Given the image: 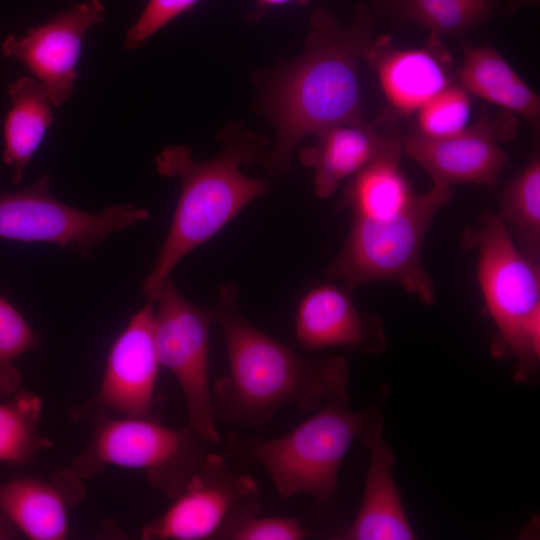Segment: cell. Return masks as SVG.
I'll list each match as a JSON object with an SVG mask.
<instances>
[{"label": "cell", "mask_w": 540, "mask_h": 540, "mask_svg": "<svg viewBox=\"0 0 540 540\" xmlns=\"http://www.w3.org/2000/svg\"><path fill=\"white\" fill-rule=\"evenodd\" d=\"M376 408H348L332 400L287 434L275 439H245V455L268 473L283 499L298 494L319 503L335 495L342 462Z\"/></svg>", "instance_id": "cell-6"}, {"label": "cell", "mask_w": 540, "mask_h": 540, "mask_svg": "<svg viewBox=\"0 0 540 540\" xmlns=\"http://www.w3.org/2000/svg\"><path fill=\"white\" fill-rule=\"evenodd\" d=\"M90 415L92 438L69 466L84 481L108 466L141 470L154 488L174 498L207 454V443L189 426L175 429L152 415Z\"/></svg>", "instance_id": "cell-7"}, {"label": "cell", "mask_w": 540, "mask_h": 540, "mask_svg": "<svg viewBox=\"0 0 540 540\" xmlns=\"http://www.w3.org/2000/svg\"><path fill=\"white\" fill-rule=\"evenodd\" d=\"M10 107L3 122L2 158L11 168V180L19 183L32 157L54 121L44 86L33 76L20 77L8 85Z\"/></svg>", "instance_id": "cell-20"}, {"label": "cell", "mask_w": 540, "mask_h": 540, "mask_svg": "<svg viewBox=\"0 0 540 540\" xmlns=\"http://www.w3.org/2000/svg\"><path fill=\"white\" fill-rule=\"evenodd\" d=\"M105 18L103 0L72 4L22 36L9 34L1 44V53L25 66L44 86L51 104L60 107L73 93L87 32Z\"/></svg>", "instance_id": "cell-12"}, {"label": "cell", "mask_w": 540, "mask_h": 540, "mask_svg": "<svg viewBox=\"0 0 540 540\" xmlns=\"http://www.w3.org/2000/svg\"><path fill=\"white\" fill-rule=\"evenodd\" d=\"M452 188L432 186L415 193L402 211L382 219L353 216L341 252L327 269L330 279L352 292L362 285L391 281L425 305L436 300L435 285L421 260L424 237Z\"/></svg>", "instance_id": "cell-5"}, {"label": "cell", "mask_w": 540, "mask_h": 540, "mask_svg": "<svg viewBox=\"0 0 540 540\" xmlns=\"http://www.w3.org/2000/svg\"><path fill=\"white\" fill-rule=\"evenodd\" d=\"M316 141L299 151L300 162L314 169V190L320 199L330 197L340 183L401 142L380 134L370 124L339 125L316 134Z\"/></svg>", "instance_id": "cell-18"}, {"label": "cell", "mask_w": 540, "mask_h": 540, "mask_svg": "<svg viewBox=\"0 0 540 540\" xmlns=\"http://www.w3.org/2000/svg\"><path fill=\"white\" fill-rule=\"evenodd\" d=\"M518 248L540 257V160L534 156L505 187L497 214Z\"/></svg>", "instance_id": "cell-23"}, {"label": "cell", "mask_w": 540, "mask_h": 540, "mask_svg": "<svg viewBox=\"0 0 540 540\" xmlns=\"http://www.w3.org/2000/svg\"><path fill=\"white\" fill-rule=\"evenodd\" d=\"M517 134L512 115L491 119L486 111L472 125L447 137L433 138L417 131L401 138L402 149L430 176L433 186L494 184L508 156L501 143Z\"/></svg>", "instance_id": "cell-11"}, {"label": "cell", "mask_w": 540, "mask_h": 540, "mask_svg": "<svg viewBox=\"0 0 540 540\" xmlns=\"http://www.w3.org/2000/svg\"><path fill=\"white\" fill-rule=\"evenodd\" d=\"M135 204L112 205L89 213L55 199L50 194V176L30 187L0 196V239L53 243L85 253L110 235L149 218Z\"/></svg>", "instance_id": "cell-10"}, {"label": "cell", "mask_w": 540, "mask_h": 540, "mask_svg": "<svg viewBox=\"0 0 540 540\" xmlns=\"http://www.w3.org/2000/svg\"><path fill=\"white\" fill-rule=\"evenodd\" d=\"M237 298L236 286L222 285L211 307L229 362L228 375L214 386L215 415L239 426H263L285 405L310 413L332 400H348L346 359L300 356L250 324L238 310Z\"/></svg>", "instance_id": "cell-2"}, {"label": "cell", "mask_w": 540, "mask_h": 540, "mask_svg": "<svg viewBox=\"0 0 540 540\" xmlns=\"http://www.w3.org/2000/svg\"><path fill=\"white\" fill-rule=\"evenodd\" d=\"M309 22L302 54L281 72L264 101L276 136L263 160L271 173L289 170L304 138L334 126L369 123L358 68L376 39L371 9L359 3L349 25L324 10L313 12Z\"/></svg>", "instance_id": "cell-1"}, {"label": "cell", "mask_w": 540, "mask_h": 540, "mask_svg": "<svg viewBox=\"0 0 540 540\" xmlns=\"http://www.w3.org/2000/svg\"><path fill=\"white\" fill-rule=\"evenodd\" d=\"M401 142L349 178L341 206L353 216L387 218L406 208L415 192L400 168Z\"/></svg>", "instance_id": "cell-21"}, {"label": "cell", "mask_w": 540, "mask_h": 540, "mask_svg": "<svg viewBox=\"0 0 540 540\" xmlns=\"http://www.w3.org/2000/svg\"><path fill=\"white\" fill-rule=\"evenodd\" d=\"M154 339L160 366L177 380L188 413V426L207 444L218 445L209 380L211 308L187 300L167 279L154 297Z\"/></svg>", "instance_id": "cell-8"}, {"label": "cell", "mask_w": 540, "mask_h": 540, "mask_svg": "<svg viewBox=\"0 0 540 540\" xmlns=\"http://www.w3.org/2000/svg\"><path fill=\"white\" fill-rule=\"evenodd\" d=\"M500 0H374V15L416 24L437 36H460L487 22Z\"/></svg>", "instance_id": "cell-22"}, {"label": "cell", "mask_w": 540, "mask_h": 540, "mask_svg": "<svg viewBox=\"0 0 540 540\" xmlns=\"http://www.w3.org/2000/svg\"><path fill=\"white\" fill-rule=\"evenodd\" d=\"M350 293L343 286L321 284L303 296L295 318L296 339L303 349L341 347L367 354L385 350L381 321L360 312Z\"/></svg>", "instance_id": "cell-14"}, {"label": "cell", "mask_w": 540, "mask_h": 540, "mask_svg": "<svg viewBox=\"0 0 540 540\" xmlns=\"http://www.w3.org/2000/svg\"><path fill=\"white\" fill-rule=\"evenodd\" d=\"M471 114L469 93L450 84L417 110V132L433 138L454 135L468 126Z\"/></svg>", "instance_id": "cell-26"}, {"label": "cell", "mask_w": 540, "mask_h": 540, "mask_svg": "<svg viewBox=\"0 0 540 540\" xmlns=\"http://www.w3.org/2000/svg\"><path fill=\"white\" fill-rule=\"evenodd\" d=\"M12 396L0 403V462L22 466L52 442L39 432L42 400L21 389Z\"/></svg>", "instance_id": "cell-24"}, {"label": "cell", "mask_w": 540, "mask_h": 540, "mask_svg": "<svg viewBox=\"0 0 540 540\" xmlns=\"http://www.w3.org/2000/svg\"><path fill=\"white\" fill-rule=\"evenodd\" d=\"M388 36L375 39L366 60L375 69L391 106L404 114L416 112L435 94L451 84L447 60L430 45L398 50Z\"/></svg>", "instance_id": "cell-17"}, {"label": "cell", "mask_w": 540, "mask_h": 540, "mask_svg": "<svg viewBox=\"0 0 540 540\" xmlns=\"http://www.w3.org/2000/svg\"><path fill=\"white\" fill-rule=\"evenodd\" d=\"M310 532L299 519L289 517L249 516L234 525L224 539L230 540H301Z\"/></svg>", "instance_id": "cell-28"}, {"label": "cell", "mask_w": 540, "mask_h": 540, "mask_svg": "<svg viewBox=\"0 0 540 540\" xmlns=\"http://www.w3.org/2000/svg\"><path fill=\"white\" fill-rule=\"evenodd\" d=\"M463 60L456 72L459 85L468 93L498 105L525 119L534 130L540 123L538 94L493 47L462 44Z\"/></svg>", "instance_id": "cell-19"}, {"label": "cell", "mask_w": 540, "mask_h": 540, "mask_svg": "<svg viewBox=\"0 0 540 540\" xmlns=\"http://www.w3.org/2000/svg\"><path fill=\"white\" fill-rule=\"evenodd\" d=\"M200 0H148L138 20L127 30L124 47L133 50Z\"/></svg>", "instance_id": "cell-27"}, {"label": "cell", "mask_w": 540, "mask_h": 540, "mask_svg": "<svg viewBox=\"0 0 540 540\" xmlns=\"http://www.w3.org/2000/svg\"><path fill=\"white\" fill-rule=\"evenodd\" d=\"M461 245L477 254V279L497 328L494 352L516 358L515 381L527 383L540 361V268L515 244L497 214L464 230Z\"/></svg>", "instance_id": "cell-4"}, {"label": "cell", "mask_w": 540, "mask_h": 540, "mask_svg": "<svg viewBox=\"0 0 540 540\" xmlns=\"http://www.w3.org/2000/svg\"><path fill=\"white\" fill-rule=\"evenodd\" d=\"M312 0H255V7L253 12L250 14L249 18L252 21L259 20L262 18L269 9L286 5L290 3H296L299 5H306Z\"/></svg>", "instance_id": "cell-29"}, {"label": "cell", "mask_w": 540, "mask_h": 540, "mask_svg": "<svg viewBox=\"0 0 540 540\" xmlns=\"http://www.w3.org/2000/svg\"><path fill=\"white\" fill-rule=\"evenodd\" d=\"M40 344L39 335L20 312L0 295V397L20 389L22 375L16 360Z\"/></svg>", "instance_id": "cell-25"}, {"label": "cell", "mask_w": 540, "mask_h": 540, "mask_svg": "<svg viewBox=\"0 0 540 540\" xmlns=\"http://www.w3.org/2000/svg\"><path fill=\"white\" fill-rule=\"evenodd\" d=\"M155 302L149 299L114 340L91 413L150 416L160 363L154 339Z\"/></svg>", "instance_id": "cell-13"}, {"label": "cell", "mask_w": 540, "mask_h": 540, "mask_svg": "<svg viewBox=\"0 0 540 540\" xmlns=\"http://www.w3.org/2000/svg\"><path fill=\"white\" fill-rule=\"evenodd\" d=\"M19 531L0 513V540L15 539Z\"/></svg>", "instance_id": "cell-31"}, {"label": "cell", "mask_w": 540, "mask_h": 540, "mask_svg": "<svg viewBox=\"0 0 540 540\" xmlns=\"http://www.w3.org/2000/svg\"><path fill=\"white\" fill-rule=\"evenodd\" d=\"M84 494V480L69 467L49 478L17 477L0 483V513L29 539L63 540L69 510Z\"/></svg>", "instance_id": "cell-16"}, {"label": "cell", "mask_w": 540, "mask_h": 540, "mask_svg": "<svg viewBox=\"0 0 540 540\" xmlns=\"http://www.w3.org/2000/svg\"><path fill=\"white\" fill-rule=\"evenodd\" d=\"M359 438L369 453L364 494L354 520L338 539H415L393 476L395 455L384 439L383 418L376 409Z\"/></svg>", "instance_id": "cell-15"}, {"label": "cell", "mask_w": 540, "mask_h": 540, "mask_svg": "<svg viewBox=\"0 0 540 540\" xmlns=\"http://www.w3.org/2000/svg\"><path fill=\"white\" fill-rule=\"evenodd\" d=\"M538 3L539 0H506L505 5L501 9V15L509 16L523 8L536 6Z\"/></svg>", "instance_id": "cell-30"}, {"label": "cell", "mask_w": 540, "mask_h": 540, "mask_svg": "<svg viewBox=\"0 0 540 540\" xmlns=\"http://www.w3.org/2000/svg\"><path fill=\"white\" fill-rule=\"evenodd\" d=\"M256 481L233 472L222 455L207 453L171 506L141 531L145 540L224 539L241 520L258 513Z\"/></svg>", "instance_id": "cell-9"}, {"label": "cell", "mask_w": 540, "mask_h": 540, "mask_svg": "<svg viewBox=\"0 0 540 540\" xmlns=\"http://www.w3.org/2000/svg\"><path fill=\"white\" fill-rule=\"evenodd\" d=\"M221 140V151L206 161L195 160L186 145L166 147L155 158L158 173L178 177L181 191L169 231L142 284L149 299L188 253L269 191L266 181L241 171L244 164L263 162L268 141L238 124L227 126Z\"/></svg>", "instance_id": "cell-3"}]
</instances>
